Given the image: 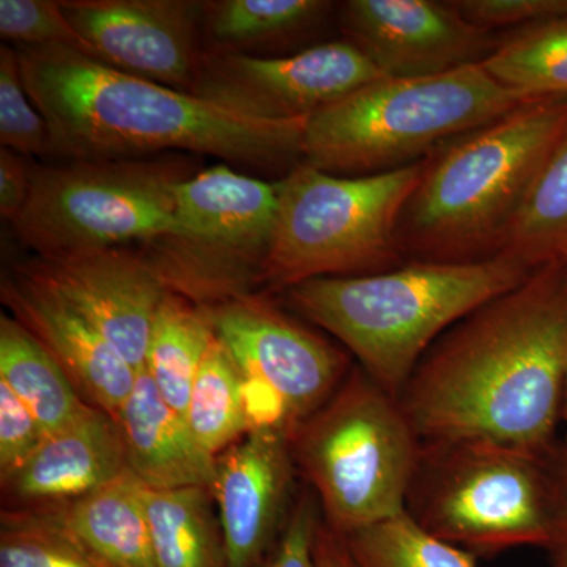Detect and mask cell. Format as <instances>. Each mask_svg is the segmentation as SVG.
<instances>
[{"label":"cell","mask_w":567,"mask_h":567,"mask_svg":"<svg viewBox=\"0 0 567 567\" xmlns=\"http://www.w3.org/2000/svg\"><path fill=\"white\" fill-rule=\"evenodd\" d=\"M203 311L240 374L249 432L292 440L352 369L344 350L264 295H246Z\"/></svg>","instance_id":"8fae6325"},{"label":"cell","mask_w":567,"mask_h":567,"mask_svg":"<svg viewBox=\"0 0 567 567\" xmlns=\"http://www.w3.org/2000/svg\"><path fill=\"white\" fill-rule=\"evenodd\" d=\"M427 158L390 173L339 177L303 162L276 182L278 210L260 287L391 270L401 262L399 221Z\"/></svg>","instance_id":"52a82bcc"},{"label":"cell","mask_w":567,"mask_h":567,"mask_svg":"<svg viewBox=\"0 0 567 567\" xmlns=\"http://www.w3.org/2000/svg\"><path fill=\"white\" fill-rule=\"evenodd\" d=\"M278 188L221 163L175 188L174 227L141 252L167 293L197 308L257 293L274 235Z\"/></svg>","instance_id":"30bf717a"},{"label":"cell","mask_w":567,"mask_h":567,"mask_svg":"<svg viewBox=\"0 0 567 567\" xmlns=\"http://www.w3.org/2000/svg\"><path fill=\"white\" fill-rule=\"evenodd\" d=\"M339 21L346 40L395 80L481 65L502 40L435 0H349Z\"/></svg>","instance_id":"4fadbf2b"},{"label":"cell","mask_w":567,"mask_h":567,"mask_svg":"<svg viewBox=\"0 0 567 567\" xmlns=\"http://www.w3.org/2000/svg\"><path fill=\"white\" fill-rule=\"evenodd\" d=\"M144 484L125 472L74 502L47 506L100 567H158L145 514Z\"/></svg>","instance_id":"ffe728a7"},{"label":"cell","mask_w":567,"mask_h":567,"mask_svg":"<svg viewBox=\"0 0 567 567\" xmlns=\"http://www.w3.org/2000/svg\"><path fill=\"white\" fill-rule=\"evenodd\" d=\"M128 470L117 421L91 405L74 423L48 435L2 488L18 507L58 506L107 486Z\"/></svg>","instance_id":"ac0fdd59"},{"label":"cell","mask_w":567,"mask_h":567,"mask_svg":"<svg viewBox=\"0 0 567 567\" xmlns=\"http://www.w3.org/2000/svg\"><path fill=\"white\" fill-rule=\"evenodd\" d=\"M555 257H557L559 262L565 265L567 270V240L563 241V244L558 246L557 251H555Z\"/></svg>","instance_id":"74e56055"},{"label":"cell","mask_w":567,"mask_h":567,"mask_svg":"<svg viewBox=\"0 0 567 567\" xmlns=\"http://www.w3.org/2000/svg\"><path fill=\"white\" fill-rule=\"evenodd\" d=\"M0 382L31 410L48 435L74 423L91 406L40 342L6 312L0 316Z\"/></svg>","instance_id":"7402d4cb"},{"label":"cell","mask_w":567,"mask_h":567,"mask_svg":"<svg viewBox=\"0 0 567 567\" xmlns=\"http://www.w3.org/2000/svg\"><path fill=\"white\" fill-rule=\"evenodd\" d=\"M0 567H100L44 507L0 516Z\"/></svg>","instance_id":"f1b7e54d"},{"label":"cell","mask_w":567,"mask_h":567,"mask_svg":"<svg viewBox=\"0 0 567 567\" xmlns=\"http://www.w3.org/2000/svg\"><path fill=\"white\" fill-rule=\"evenodd\" d=\"M473 24L495 31L567 17V0H451Z\"/></svg>","instance_id":"d6a6232c"},{"label":"cell","mask_w":567,"mask_h":567,"mask_svg":"<svg viewBox=\"0 0 567 567\" xmlns=\"http://www.w3.org/2000/svg\"><path fill=\"white\" fill-rule=\"evenodd\" d=\"M315 567H354L344 537L320 520L315 546Z\"/></svg>","instance_id":"8d00e7d4"},{"label":"cell","mask_w":567,"mask_h":567,"mask_svg":"<svg viewBox=\"0 0 567 567\" xmlns=\"http://www.w3.org/2000/svg\"><path fill=\"white\" fill-rule=\"evenodd\" d=\"M547 550L551 567H567V450L557 456V514Z\"/></svg>","instance_id":"d590c367"},{"label":"cell","mask_w":567,"mask_h":567,"mask_svg":"<svg viewBox=\"0 0 567 567\" xmlns=\"http://www.w3.org/2000/svg\"><path fill=\"white\" fill-rule=\"evenodd\" d=\"M331 7L320 0H215L205 2L203 28L213 50L245 52L306 31Z\"/></svg>","instance_id":"d4e9b609"},{"label":"cell","mask_w":567,"mask_h":567,"mask_svg":"<svg viewBox=\"0 0 567 567\" xmlns=\"http://www.w3.org/2000/svg\"><path fill=\"white\" fill-rule=\"evenodd\" d=\"M481 65L524 99L567 96V17L514 29Z\"/></svg>","instance_id":"cb8c5ba5"},{"label":"cell","mask_w":567,"mask_h":567,"mask_svg":"<svg viewBox=\"0 0 567 567\" xmlns=\"http://www.w3.org/2000/svg\"><path fill=\"white\" fill-rule=\"evenodd\" d=\"M561 415L565 416L566 423H567V369H566V379H565V393H563V412ZM567 450V442L566 447Z\"/></svg>","instance_id":"f35d334b"},{"label":"cell","mask_w":567,"mask_h":567,"mask_svg":"<svg viewBox=\"0 0 567 567\" xmlns=\"http://www.w3.org/2000/svg\"><path fill=\"white\" fill-rule=\"evenodd\" d=\"M22 84L50 126L54 156L205 155L270 169L301 158L308 118L259 121L62 47L17 48Z\"/></svg>","instance_id":"7a4b0ae2"},{"label":"cell","mask_w":567,"mask_h":567,"mask_svg":"<svg viewBox=\"0 0 567 567\" xmlns=\"http://www.w3.org/2000/svg\"><path fill=\"white\" fill-rule=\"evenodd\" d=\"M290 450L324 525L349 536L406 513L423 442L399 399L357 364Z\"/></svg>","instance_id":"8992f818"},{"label":"cell","mask_w":567,"mask_h":567,"mask_svg":"<svg viewBox=\"0 0 567 567\" xmlns=\"http://www.w3.org/2000/svg\"><path fill=\"white\" fill-rule=\"evenodd\" d=\"M194 169L185 155L32 167L31 197L11 226L37 256L147 245L173 230L175 188Z\"/></svg>","instance_id":"9c48e42d"},{"label":"cell","mask_w":567,"mask_h":567,"mask_svg":"<svg viewBox=\"0 0 567 567\" xmlns=\"http://www.w3.org/2000/svg\"><path fill=\"white\" fill-rule=\"evenodd\" d=\"M527 102L483 65L427 78H382L308 118L301 162L339 177L390 173Z\"/></svg>","instance_id":"5b68a950"},{"label":"cell","mask_w":567,"mask_h":567,"mask_svg":"<svg viewBox=\"0 0 567 567\" xmlns=\"http://www.w3.org/2000/svg\"><path fill=\"white\" fill-rule=\"evenodd\" d=\"M32 192V167L20 153L0 148V215L13 224L24 212Z\"/></svg>","instance_id":"e575fe53"},{"label":"cell","mask_w":567,"mask_h":567,"mask_svg":"<svg viewBox=\"0 0 567 567\" xmlns=\"http://www.w3.org/2000/svg\"><path fill=\"white\" fill-rule=\"evenodd\" d=\"M342 537L354 567H476L475 555L432 536L406 513Z\"/></svg>","instance_id":"83f0119b"},{"label":"cell","mask_w":567,"mask_h":567,"mask_svg":"<svg viewBox=\"0 0 567 567\" xmlns=\"http://www.w3.org/2000/svg\"><path fill=\"white\" fill-rule=\"evenodd\" d=\"M73 28L114 69L192 93L204 51L205 2L62 0Z\"/></svg>","instance_id":"5bb4252c"},{"label":"cell","mask_w":567,"mask_h":567,"mask_svg":"<svg viewBox=\"0 0 567 567\" xmlns=\"http://www.w3.org/2000/svg\"><path fill=\"white\" fill-rule=\"evenodd\" d=\"M215 339L203 309L177 295H164L153 319L144 368L164 401L183 416Z\"/></svg>","instance_id":"603a6c76"},{"label":"cell","mask_w":567,"mask_h":567,"mask_svg":"<svg viewBox=\"0 0 567 567\" xmlns=\"http://www.w3.org/2000/svg\"><path fill=\"white\" fill-rule=\"evenodd\" d=\"M158 567H226L221 524L208 487H144Z\"/></svg>","instance_id":"44dd1931"},{"label":"cell","mask_w":567,"mask_h":567,"mask_svg":"<svg viewBox=\"0 0 567 567\" xmlns=\"http://www.w3.org/2000/svg\"><path fill=\"white\" fill-rule=\"evenodd\" d=\"M48 434L20 399L0 382V483L7 484L25 465Z\"/></svg>","instance_id":"1f68e13d"},{"label":"cell","mask_w":567,"mask_h":567,"mask_svg":"<svg viewBox=\"0 0 567 567\" xmlns=\"http://www.w3.org/2000/svg\"><path fill=\"white\" fill-rule=\"evenodd\" d=\"M557 456L487 442L423 443L406 514L476 558L547 548L557 514Z\"/></svg>","instance_id":"ba28073f"},{"label":"cell","mask_w":567,"mask_h":567,"mask_svg":"<svg viewBox=\"0 0 567 567\" xmlns=\"http://www.w3.org/2000/svg\"><path fill=\"white\" fill-rule=\"evenodd\" d=\"M566 369L567 270L554 257L446 331L399 402L423 443L551 454Z\"/></svg>","instance_id":"6da1fadb"},{"label":"cell","mask_w":567,"mask_h":567,"mask_svg":"<svg viewBox=\"0 0 567 567\" xmlns=\"http://www.w3.org/2000/svg\"><path fill=\"white\" fill-rule=\"evenodd\" d=\"M123 435L128 468L153 491L212 487L216 457L204 450L186 423L156 390L147 369L114 416Z\"/></svg>","instance_id":"d6986e66"},{"label":"cell","mask_w":567,"mask_h":567,"mask_svg":"<svg viewBox=\"0 0 567 567\" xmlns=\"http://www.w3.org/2000/svg\"><path fill=\"white\" fill-rule=\"evenodd\" d=\"M322 520L311 488L297 495L278 543L262 567H315L317 528Z\"/></svg>","instance_id":"836d02e7"},{"label":"cell","mask_w":567,"mask_h":567,"mask_svg":"<svg viewBox=\"0 0 567 567\" xmlns=\"http://www.w3.org/2000/svg\"><path fill=\"white\" fill-rule=\"evenodd\" d=\"M537 267L503 252L468 262L413 260L374 275L312 279L282 295L298 316L338 339L377 385L399 399L446 331L527 281Z\"/></svg>","instance_id":"3957f363"},{"label":"cell","mask_w":567,"mask_h":567,"mask_svg":"<svg viewBox=\"0 0 567 567\" xmlns=\"http://www.w3.org/2000/svg\"><path fill=\"white\" fill-rule=\"evenodd\" d=\"M0 35L20 47H62L99 59L54 0H0Z\"/></svg>","instance_id":"4dcf8cb0"},{"label":"cell","mask_w":567,"mask_h":567,"mask_svg":"<svg viewBox=\"0 0 567 567\" xmlns=\"http://www.w3.org/2000/svg\"><path fill=\"white\" fill-rule=\"evenodd\" d=\"M567 128V96L529 100L429 156L399 221L402 254L468 262L499 252Z\"/></svg>","instance_id":"277c9868"},{"label":"cell","mask_w":567,"mask_h":567,"mask_svg":"<svg viewBox=\"0 0 567 567\" xmlns=\"http://www.w3.org/2000/svg\"><path fill=\"white\" fill-rule=\"evenodd\" d=\"M0 144L20 155L54 156L50 126L22 84L18 52L0 48Z\"/></svg>","instance_id":"f546056e"},{"label":"cell","mask_w":567,"mask_h":567,"mask_svg":"<svg viewBox=\"0 0 567 567\" xmlns=\"http://www.w3.org/2000/svg\"><path fill=\"white\" fill-rule=\"evenodd\" d=\"M297 475L290 440L249 432L216 456L210 487L226 567H262L286 527Z\"/></svg>","instance_id":"2e32d148"},{"label":"cell","mask_w":567,"mask_h":567,"mask_svg":"<svg viewBox=\"0 0 567 567\" xmlns=\"http://www.w3.org/2000/svg\"><path fill=\"white\" fill-rule=\"evenodd\" d=\"M33 270L59 290L141 371L166 289L144 254L128 246L35 256Z\"/></svg>","instance_id":"9a60e30c"},{"label":"cell","mask_w":567,"mask_h":567,"mask_svg":"<svg viewBox=\"0 0 567 567\" xmlns=\"http://www.w3.org/2000/svg\"><path fill=\"white\" fill-rule=\"evenodd\" d=\"M185 420L215 457L249 432L240 374L218 338L194 380Z\"/></svg>","instance_id":"484cf974"},{"label":"cell","mask_w":567,"mask_h":567,"mask_svg":"<svg viewBox=\"0 0 567 567\" xmlns=\"http://www.w3.org/2000/svg\"><path fill=\"white\" fill-rule=\"evenodd\" d=\"M382 73L349 41H330L289 58L204 51L193 95L259 121L309 118Z\"/></svg>","instance_id":"7c38bea8"},{"label":"cell","mask_w":567,"mask_h":567,"mask_svg":"<svg viewBox=\"0 0 567 567\" xmlns=\"http://www.w3.org/2000/svg\"><path fill=\"white\" fill-rule=\"evenodd\" d=\"M566 240L567 128L537 174L499 252L537 267L554 259Z\"/></svg>","instance_id":"4316f807"},{"label":"cell","mask_w":567,"mask_h":567,"mask_svg":"<svg viewBox=\"0 0 567 567\" xmlns=\"http://www.w3.org/2000/svg\"><path fill=\"white\" fill-rule=\"evenodd\" d=\"M0 298L17 319L50 353L81 398L111 416L125 404L137 371L95 324L28 264L2 276Z\"/></svg>","instance_id":"e0dca14e"}]
</instances>
